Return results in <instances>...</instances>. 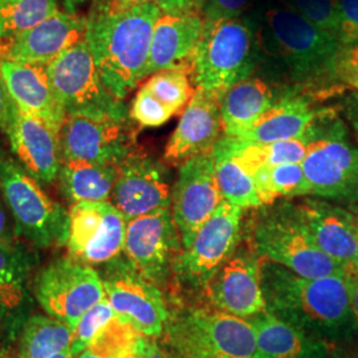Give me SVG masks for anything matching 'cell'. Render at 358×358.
<instances>
[{
    "instance_id": "46",
    "label": "cell",
    "mask_w": 358,
    "mask_h": 358,
    "mask_svg": "<svg viewBox=\"0 0 358 358\" xmlns=\"http://www.w3.org/2000/svg\"><path fill=\"white\" fill-rule=\"evenodd\" d=\"M348 284H349V296H350V307L353 312V317L356 321L358 331V271L349 268L348 272Z\"/></svg>"
},
{
    "instance_id": "43",
    "label": "cell",
    "mask_w": 358,
    "mask_h": 358,
    "mask_svg": "<svg viewBox=\"0 0 358 358\" xmlns=\"http://www.w3.org/2000/svg\"><path fill=\"white\" fill-rule=\"evenodd\" d=\"M140 358H176L171 352L159 345L155 338H150L143 336L142 338L141 352H140Z\"/></svg>"
},
{
    "instance_id": "33",
    "label": "cell",
    "mask_w": 358,
    "mask_h": 358,
    "mask_svg": "<svg viewBox=\"0 0 358 358\" xmlns=\"http://www.w3.org/2000/svg\"><path fill=\"white\" fill-rule=\"evenodd\" d=\"M57 11L59 0H0V38L31 29Z\"/></svg>"
},
{
    "instance_id": "19",
    "label": "cell",
    "mask_w": 358,
    "mask_h": 358,
    "mask_svg": "<svg viewBox=\"0 0 358 358\" xmlns=\"http://www.w3.org/2000/svg\"><path fill=\"white\" fill-rule=\"evenodd\" d=\"M262 264L263 259L248 247L234 254L206 285L205 294L210 304L247 320L266 312Z\"/></svg>"
},
{
    "instance_id": "29",
    "label": "cell",
    "mask_w": 358,
    "mask_h": 358,
    "mask_svg": "<svg viewBox=\"0 0 358 358\" xmlns=\"http://www.w3.org/2000/svg\"><path fill=\"white\" fill-rule=\"evenodd\" d=\"M32 256L17 244H0V313L13 315L29 300Z\"/></svg>"
},
{
    "instance_id": "9",
    "label": "cell",
    "mask_w": 358,
    "mask_h": 358,
    "mask_svg": "<svg viewBox=\"0 0 358 358\" xmlns=\"http://www.w3.org/2000/svg\"><path fill=\"white\" fill-rule=\"evenodd\" d=\"M65 115H108L128 118V108L108 90L87 38L47 65Z\"/></svg>"
},
{
    "instance_id": "37",
    "label": "cell",
    "mask_w": 358,
    "mask_h": 358,
    "mask_svg": "<svg viewBox=\"0 0 358 358\" xmlns=\"http://www.w3.org/2000/svg\"><path fill=\"white\" fill-rule=\"evenodd\" d=\"M284 6L304 16L313 24L338 38L340 16L337 0H278Z\"/></svg>"
},
{
    "instance_id": "7",
    "label": "cell",
    "mask_w": 358,
    "mask_h": 358,
    "mask_svg": "<svg viewBox=\"0 0 358 358\" xmlns=\"http://www.w3.org/2000/svg\"><path fill=\"white\" fill-rule=\"evenodd\" d=\"M308 134L307 155L301 165L310 195L358 205V149L349 140L344 122L324 109Z\"/></svg>"
},
{
    "instance_id": "39",
    "label": "cell",
    "mask_w": 358,
    "mask_h": 358,
    "mask_svg": "<svg viewBox=\"0 0 358 358\" xmlns=\"http://www.w3.org/2000/svg\"><path fill=\"white\" fill-rule=\"evenodd\" d=\"M332 76L358 93V40L341 45L333 64Z\"/></svg>"
},
{
    "instance_id": "2",
    "label": "cell",
    "mask_w": 358,
    "mask_h": 358,
    "mask_svg": "<svg viewBox=\"0 0 358 358\" xmlns=\"http://www.w3.org/2000/svg\"><path fill=\"white\" fill-rule=\"evenodd\" d=\"M161 10L146 1L112 11L94 0L87 15V41L105 87L124 101L145 78L154 26Z\"/></svg>"
},
{
    "instance_id": "47",
    "label": "cell",
    "mask_w": 358,
    "mask_h": 358,
    "mask_svg": "<svg viewBox=\"0 0 358 358\" xmlns=\"http://www.w3.org/2000/svg\"><path fill=\"white\" fill-rule=\"evenodd\" d=\"M346 115L358 137V93L350 96L346 101Z\"/></svg>"
},
{
    "instance_id": "21",
    "label": "cell",
    "mask_w": 358,
    "mask_h": 358,
    "mask_svg": "<svg viewBox=\"0 0 358 358\" xmlns=\"http://www.w3.org/2000/svg\"><path fill=\"white\" fill-rule=\"evenodd\" d=\"M4 134L11 154L38 183L51 185L57 180L62 167L59 134L47 122L13 103Z\"/></svg>"
},
{
    "instance_id": "5",
    "label": "cell",
    "mask_w": 358,
    "mask_h": 358,
    "mask_svg": "<svg viewBox=\"0 0 358 358\" xmlns=\"http://www.w3.org/2000/svg\"><path fill=\"white\" fill-rule=\"evenodd\" d=\"M262 64L254 13L238 17L206 20L192 62L196 88L223 94L255 73Z\"/></svg>"
},
{
    "instance_id": "42",
    "label": "cell",
    "mask_w": 358,
    "mask_h": 358,
    "mask_svg": "<svg viewBox=\"0 0 358 358\" xmlns=\"http://www.w3.org/2000/svg\"><path fill=\"white\" fill-rule=\"evenodd\" d=\"M162 13H192L203 15V0H148Z\"/></svg>"
},
{
    "instance_id": "35",
    "label": "cell",
    "mask_w": 358,
    "mask_h": 358,
    "mask_svg": "<svg viewBox=\"0 0 358 358\" xmlns=\"http://www.w3.org/2000/svg\"><path fill=\"white\" fill-rule=\"evenodd\" d=\"M142 338L141 333L115 317L90 348L101 358H140Z\"/></svg>"
},
{
    "instance_id": "16",
    "label": "cell",
    "mask_w": 358,
    "mask_h": 358,
    "mask_svg": "<svg viewBox=\"0 0 358 358\" xmlns=\"http://www.w3.org/2000/svg\"><path fill=\"white\" fill-rule=\"evenodd\" d=\"M223 201L217 186L214 150L195 155L179 166L171 192V213L182 248L192 242L194 234Z\"/></svg>"
},
{
    "instance_id": "31",
    "label": "cell",
    "mask_w": 358,
    "mask_h": 358,
    "mask_svg": "<svg viewBox=\"0 0 358 358\" xmlns=\"http://www.w3.org/2000/svg\"><path fill=\"white\" fill-rule=\"evenodd\" d=\"M215 174L223 199L242 210L263 207L254 177L219 142L214 148Z\"/></svg>"
},
{
    "instance_id": "8",
    "label": "cell",
    "mask_w": 358,
    "mask_h": 358,
    "mask_svg": "<svg viewBox=\"0 0 358 358\" xmlns=\"http://www.w3.org/2000/svg\"><path fill=\"white\" fill-rule=\"evenodd\" d=\"M0 194L16 235L38 248L66 244L68 211L44 192L13 154L0 148Z\"/></svg>"
},
{
    "instance_id": "51",
    "label": "cell",
    "mask_w": 358,
    "mask_h": 358,
    "mask_svg": "<svg viewBox=\"0 0 358 358\" xmlns=\"http://www.w3.org/2000/svg\"><path fill=\"white\" fill-rule=\"evenodd\" d=\"M75 358H101V356L94 350V349H87V350H84L83 353H80L77 357Z\"/></svg>"
},
{
    "instance_id": "30",
    "label": "cell",
    "mask_w": 358,
    "mask_h": 358,
    "mask_svg": "<svg viewBox=\"0 0 358 358\" xmlns=\"http://www.w3.org/2000/svg\"><path fill=\"white\" fill-rule=\"evenodd\" d=\"M73 329L48 315H35L27 320L20 338V358H52L71 352Z\"/></svg>"
},
{
    "instance_id": "6",
    "label": "cell",
    "mask_w": 358,
    "mask_h": 358,
    "mask_svg": "<svg viewBox=\"0 0 358 358\" xmlns=\"http://www.w3.org/2000/svg\"><path fill=\"white\" fill-rule=\"evenodd\" d=\"M164 334L176 358H256L252 324L217 308L180 309Z\"/></svg>"
},
{
    "instance_id": "13",
    "label": "cell",
    "mask_w": 358,
    "mask_h": 358,
    "mask_svg": "<svg viewBox=\"0 0 358 358\" xmlns=\"http://www.w3.org/2000/svg\"><path fill=\"white\" fill-rule=\"evenodd\" d=\"M63 161L120 165L134 150L128 118L108 115H66L59 131Z\"/></svg>"
},
{
    "instance_id": "17",
    "label": "cell",
    "mask_w": 358,
    "mask_h": 358,
    "mask_svg": "<svg viewBox=\"0 0 358 358\" xmlns=\"http://www.w3.org/2000/svg\"><path fill=\"white\" fill-rule=\"evenodd\" d=\"M170 177L166 166L148 154L133 150L118 165L110 203L125 220L171 207Z\"/></svg>"
},
{
    "instance_id": "4",
    "label": "cell",
    "mask_w": 358,
    "mask_h": 358,
    "mask_svg": "<svg viewBox=\"0 0 358 358\" xmlns=\"http://www.w3.org/2000/svg\"><path fill=\"white\" fill-rule=\"evenodd\" d=\"M247 229V247L262 259L307 279L346 272L349 267L325 255L312 241L294 203L263 206Z\"/></svg>"
},
{
    "instance_id": "1",
    "label": "cell",
    "mask_w": 358,
    "mask_h": 358,
    "mask_svg": "<svg viewBox=\"0 0 358 358\" xmlns=\"http://www.w3.org/2000/svg\"><path fill=\"white\" fill-rule=\"evenodd\" d=\"M348 272L307 279L263 259L262 289L267 310L325 343L346 337L356 328Z\"/></svg>"
},
{
    "instance_id": "24",
    "label": "cell",
    "mask_w": 358,
    "mask_h": 358,
    "mask_svg": "<svg viewBox=\"0 0 358 358\" xmlns=\"http://www.w3.org/2000/svg\"><path fill=\"white\" fill-rule=\"evenodd\" d=\"M0 75L11 101L19 109L47 122L59 134L66 115L52 88L47 65L3 60Z\"/></svg>"
},
{
    "instance_id": "12",
    "label": "cell",
    "mask_w": 358,
    "mask_h": 358,
    "mask_svg": "<svg viewBox=\"0 0 358 358\" xmlns=\"http://www.w3.org/2000/svg\"><path fill=\"white\" fill-rule=\"evenodd\" d=\"M99 273L105 297L118 320L150 338L164 334L170 313L157 285L146 280L121 256L103 264Z\"/></svg>"
},
{
    "instance_id": "10",
    "label": "cell",
    "mask_w": 358,
    "mask_h": 358,
    "mask_svg": "<svg viewBox=\"0 0 358 358\" xmlns=\"http://www.w3.org/2000/svg\"><path fill=\"white\" fill-rule=\"evenodd\" d=\"M243 211L223 201L194 234L192 242L182 248L174 276L185 288L205 291L214 275L235 254L242 239Z\"/></svg>"
},
{
    "instance_id": "14",
    "label": "cell",
    "mask_w": 358,
    "mask_h": 358,
    "mask_svg": "<svg viewBox=\"0 0 358 358\" xmlns=\"http://www.w3.org/2000/svg\"><path fill=\"white\" fill-rule=\"evenodd\" d=\"M182 244L171 207L127 222L124 255L131 267L158 288L166 285Z\"/></svg>"
},
{
    "instance_id": "22",
    "label": "cell",
    "mask_w": 358,
    "mask_h": 358,
    "mask_svg": "<svg viewBox=\"0 0 358 358\" xmlns=\"http://www.w3.org/2000/svg\"><path fill=\"white\" fill-rule=\"evenodd\" d=\"M294 205L315 244L325 255L350 267L357 248L352 210L321 198H306Z\"/></svg>"
},
{
    "instance_id": "50",
    "label": "cell",
    "mask_w": 358,
    "mask_h": 358,
    "mask_svg": "<svg viewBox=\"0 0 358 358\" xmlns=\"http://www.w3.org/2000/svg\"><path fill=\"white\" fill-rule=\"evenodd\" d=\"M349 208L352 210V213L356 217V226H357V248H356V254H355V257H353V262L350 264V268L358 271V205H352Z\"/></svg>"
},
{
    "instance_id": "3",
    "label": "cell",
    "mask_w": 358,
    "mask_h": 358,
    "mask_svg": "<svg viewBox=\"0 0 358 358\" xmlns=\"http://www.w3.org/2000/svg\"><path fill=\"white\" fill-rule=\"evenodd\" d=\"M262 63L296 84H309L332 76L343 43L331 32L278 0H262L254 10Z\"/></svg>"
},
{
    "instance_id": "27",
    "label": "cell",
    "mask_w": 358,
    "mask_h": 358,
    "mask_svg": "<svg viewBox=\"0 0 358 358\" xmlns=\"http://www.w3.org/2000/svg\"><path fill=\"white\" fill-rule=\"evenodd\" d=\"M322 112L324 109H313L306 96L294 92L269 108L255 125L238 140L271 143L296 138L303 136Z\"/></svg>"
},
{
    "instance_id": "45",
    "label": "cell",
    "mask_w": 358,
    "mask_h": 358,
    "mask_svg": "<svg viewBox=\"0 0 358 358\" xmlns=\"http://www.w3.org/2000/svg\"><path fill=\"white\" fill-rule=\"evenodd\" d=\"M13 223L7 215L6 208L0 203V244H13L15 236Z\"/></svg>"
},
{
    "instance_id": "28",
    "label": "cell",
    "mask_w": 358,
    "mask_h": 358,
    "mask_svg": "<svg viewBox=\"0 0 358 358\" xmlns=\"http://www.w3.org/2000/svg\"><path fill=\"white\" fill-rule=\"evenodd\" d=\"M117 173V165L63 161L57 180L60 190L72 205L108 202L112 196Z\"/></svg>"
},
{
    "instance_id": "25",
    "label": "cell",
    "mask_w": 358,
    "mask_h": 358,
    "mask_svg": "<svg viewBox=\"0 0 358 358\" xmlns=\"http://www.w3.org/2000/svg\"><path fill=\"white\" fill-rule=\"evenodd\" d=\"M297 92L296 88H278L267 77L252 75L226 90L220 103L223 136L242 137L282 97Z\"/></svg>"
},
{
    "instance_id": "52",
    "label": "cell",
    "mask_w": 358,
    "mask_h": 358,
    "mask_svg": "<svg viewBox=\"0 0 358 358\" xmlns=\"http://www.w3.org/2000/svg\"><path fill=\"white\" fill-rule=\"evenodd\" d=\"M52 358H75L72 355H71V352H64V353H60V355H57V356H55V357Z\"/></svg>"
},
{
    "instance_id": "36",
    "label": "cell",
    "mask_w": 358,
    "mask_h": 358,
    "mask_svg": "<svg viewBox=\"0 0 358 358\" xmlns=\"http://www.w3.org/2000/svg\"><path fill=\"white\" fill-rule=\"evenodd\" d=\"M115 317V310L106 297L94 307L90 308L73 329L71 355L77 357L84 350L90 349L101 337V334L108 329Z\"/></svg>"
},
{
    "instance_id": "41",
    "label": "cell",
    "mask_w": 358,
    "mask_h": 358,
    "mask_svg": "<svg viewBox=\"0 0 358 358\" xmlns=\"http://www.w3.org/2000/svg\"><path fill=\"white\" fill-rule=\"evenodd\" d=\"M340 16L338 38L343 44L358 40V0H337Z\"/></svg>"
},
{
    "instance_id": "48",
    "label": "cell",
    "mask_w": 358,
    "mask_h": 358,
    "mask_svg": "<svg viewBox=\"0 0 358 358\" xmlns=\"http://www.w3.org/2000/svg\"><path fill=\"white\" fill-rule=\"evenodd\" d=\"M148 0H103V4L112 11H124L140 4L146 3Z\"/></svg>"
},
{
    "instance_id": "40",
    "label": "cell",
    "mask_w": 358,
    "mask_h": 358,
    "mask_svg": "<svg viewBox=\"0 0 358 358\" xmlns=\"http://www.w3.org/2000/svg\"><path fill=\"white\" fill-rule=\"evenodd\" d=\"M262 0H203V19H229L254 13Z\"/></svg>"
},
{
    "instance_id": "32",
    "label": "cell",
    "mask_w": 358,
    "mask_h": 358,
    "mask_svg": "<svg viewBox=\"0 0 358 358\" xmlns=\"http://www.w3.org/2000/svg\"><path fill=\"white\" fill-rule=\"evenodd\" d=\"M263 206L278 199H294L310 195V185L301 164L264 166L252 176Z\"/></svg>"
},
{
    "instance_id": "18",
    "label": "cell",
    "mask_w": 358,
    "mask_h": 358,
    "mask_svg": "<svg viewBox=\"0 0 358 358\" xmlns=\"http://www.w3.org/2000/svg\"><path fill=\"white\" fill-rule=\"evenodd\" d=\"M87 38V16L60 10L22 34L0 38V62L48 65Z\"/></svg>"
},
{
    "instance_id": "34",
    "label": "cell",
    "mask_w": 358,
    "mask_h": 358,
    "mask_svg": "<svg viewBox=\"0 0 358 358\" xmlns=\"http://www.w3.org/2000/svg\"><path fill=\"white\" fill-rule=\"evenodd\" d=\"M142 87L176 115L186 108L195 92L190 84V73L182 69L155 72Z\"/></svg>"
},
{
    "instance_id": "20",
    "label": "cell",
    "mask_w": 358,
    "mask_h": 358,
    "mask_svg": "<svg viewBox=\"0 0 358 358\" xmlns=\"http://www.w3.org/2000/svg\"><path fill=\"white\" fill-rule=\"evenodd\" d=\"M223 94L196 88L165 148V161L182 165L195 155L214 150L223 134L220 103Z\"/></svg>"
},
{
    "instance_id": "49",
    "label": "cell",
    "mask_w": 358,
    "mask_h": 358,
    "mask_svg": "<svg viewBox=\"0 0 358 358\" xmlns=\"http://www.w3.org/2000/svg\"><path fill=\"white\" fill-rule=\"evenodd\" d=\"M88 0H63V6H64V11L71 13H78L77 10L87 3Z\"/></svg>"
},
{
    "instance_id": "23",
    "label": "cell",
    "mask_w": 358,
    "mask_h": 358,
    "mask_svg": "<svg viewBox=\"0 0 358 358\" xmlns=\"http://www.w3.org/2000/svg\"><path fill=\"white\" fill-rule=\"evenodd\" d=\"M203 23L202 13H161L154 26L145 77L165 69H182L192 75Z\"/></svg>"
},
{
    "instance_id": "26",
    "label": "cell",
    "mask_w": 358,
    "mask_h": 358,
    "mask_svg": "<svg viewBox=\"0 0 358 358\" xmlns=\"http://www.w3.org/2000/svg\"><path fill=\"white\" fill-rule=\"evenodd\" d=\"M256 336V358H327L324 340L268 310L248 319Z\"/></svg>"
},
{
    "instance_id": "15",
    "label": "cell",
    "mask_w": 358,
    "mask_h": 358,
    "mask_svg": "<svg viewBox=\"0 0 358 358\" xmlns=\"http://www.w3.org/2000/svg\"><path fill=\"white\" fill-rule=\"evenodd\" d=\"M127 220L108 202L75 203L68 211L66 247L72 259L103 266L124 252Z\"/></svg>"
},
{
    "instance_id": "44",
    "label": "cell",
    "mask_w": 358,
    "mask_h": 358,
    "mask_svg": "<svg viewBox=\"0 0 358 358\" xmlns=\"http://www.w3.org/2000/svg\"><path fill=\"white\" fill-rule=\"evenodd\" d=\"M13 101L10 99V94L6 90L4 81L0 75V131L6 133L10 118H11V112H13Z\"/></svg>"
},
{
    "instance_id": "38",
    "label": "cell",
    "mask_w": 358,
    "mask_h": 358,
    "mask_svg": "<svg viewBox=\"0 0 358 358\" xmlns=\"http://www.w3.org/2000/svg\"><path fill=\"white\" fill-rule=\"evenodd\" d=\"M129 115L143 128H158L166 124L176 113L141 87L133 100Z\"/></svg>"
},
{
    "instance_id": "11",
    "label": "cell",
    "mask_w": 358,
    "mask_h": 358,
    "mask_svg": "<svg viewBox=\"0 0 358 358\" xmlns=\"http://www.w3.org/2000/svg\"><path fill=\"white\" fill-rule=\"evenodd\" d=\"M32 288L44 312L72 329L90 308L105 299L99 271L72 257L56 259L40 269Z\"/></svg>"
}]
</instances>
